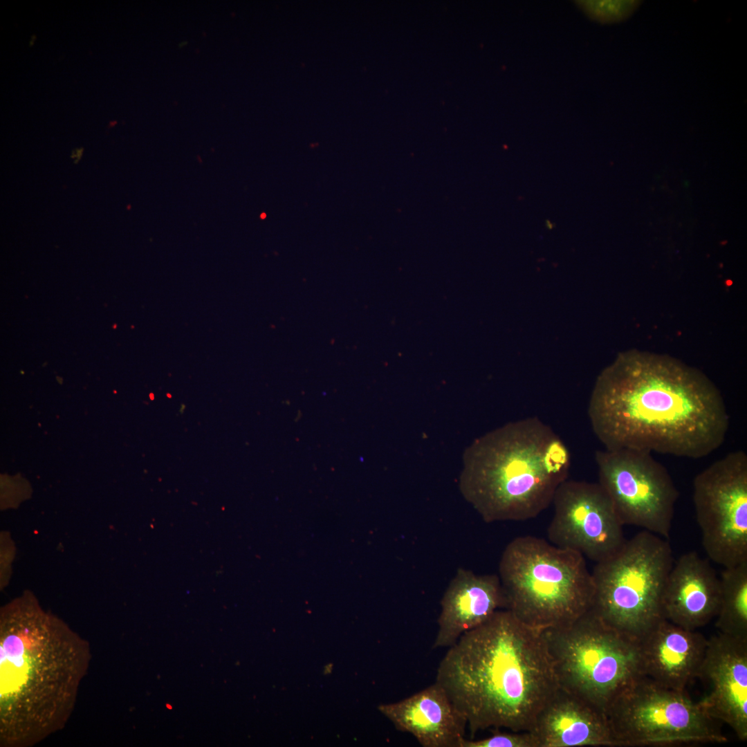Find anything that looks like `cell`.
Listing matches in <instances>:
<instances>
[{"label": "cell", "instance_id": "6da1fadb", "mask_svg": "<svg viewBox=\"0 0 747 747\" xmlns=\"http://www.w3.org/2000/svg\"><path fill=\"white\" fill-rule=\"evenodd\" d=\"M587 412L605 449L691 459L719 448L729 427L721 392L706 374L669 355L637 349L602 371Z\"/></svg>", "mask_w": 747, "mask_h": 747}, {"label": "cell", "instance_id": "7a4b0ae2", "mask_svg": "<svg viewBox=\"0 0 747 747\" xmlns=\"http://www.w3.org/2000/svg\"><path fill=\"white\" fill-rule=\"evenodd\" d=\"M436 683L472 737L490 728L529 731L559 689L542 630L498 610L462 634L441 661Z\"/></svg>", "mask_w": 747, "mask_h": 747}, {"label": "cell", "instance_id": "3957f363", "mask_svg": "<svg viewBox=\"0 0 747 747\" xmlns=\"http://www.w3.org/2000/svg\"><path fill=\"white\" fill-rule=\"evenodd\" d=\"M91 659L88 642L31 595L0 620V744H37L64 728Z\"/></svg>", "mask_w": 747, "mask_h": 747}, {"label": "cell", "instance_id": "277c9868", "mask_svg": "<svg viewBox=\"0 0 747 747\" xmlns=\"http://www.w3.org/2000/svg\"><path fill=\"white\" fill-rule=\"evenodd\" d=\"M571 463L568 447L549 425L536 416L525 418L472 443L459 488L486 522L528 520L552 504Z\"/></svg>", "mask_w": 747, "mask_h": 747}, {"label": "cell", "instance_id": "5b68a950", "mask_svg": "<svg viewBox=\"0 0 747 747\" xmlns=\"http://www.w3.org/2000/svg\"><path fill=\"white\" fill-rule=\"evenodd\" d=\"M504 609L544 629L575 620L592 607L595 587L581 554L531 535L515 537L499 564Z\"/></svg>", "mask_w": 747, "mask_h": 747}, {"label": "cell", "instance_id": "8992f818", "mask_svg": "<svg viewBox=\"0 0 747 747\" xmlns=\"http://www.w3.org/2000/svg\"><path fill=\"white\" fill-rule=\"evenodd\" d=\"M559 688L605 714L629 684L643 676L637 638L591 609L569 624L542 630Z\"/></svg>", "mask_w": 747, "mask_h": 747}, {"label": "cell", "instance_id": "52a82bcc", "mask_svg": "<svg viewBox=\"0 0 747 747\" xmlns=\"http://www.w3.org/2000/svg\"><path fill=\"white\" fill-rule=\"evenodd\" d=\"M666 539L643 530L611 557L596 563L591 609L604 622L638 638L663 619L662 600L673 565Z\"/></svg>", "mask_w": 747, "mask_h": 747}, {"label": "cell", "instance_id": "ba28073f", "mask_svg": "<svg viewBox=\"0 0 747 747\" xmlns=\"http://www.w3.org/2000/svg\"><path fill=\"white\" fill-rule=\"evenodd\" d=\"M615 746H668L723 743L718 721L685 691L641 676L612 701L605 712Z\"/></svg>", "mask_w": 747, "mask_h": 747}, {"label": "cell", "instance_id": "9c48e42d", "mask_svg": "<svg viewBox=\"0 0 747 747\" xmlns=\"http://www.w3.org/2000/svg\"><path fill=\"white\" fill-rule=\"evenodd\" d=\"M693 503L709 559L731 567L747 561V455L730 452L693 481Z\"/></svg>", "mask_w": 747, "mask_h": 747}, {"label": "cell", "instance_id": "30bf717a", "mask_svg": "<svg viewBox=\"0 0 747 747\" xmlns=\"http://www.w3.org/2000/svg\"><path fill=\"white\" fill-rule=\"evenodd\" d=\"M595 460L622 524L668 538L679 492L665 468L651 453L628 449L598 450Z\"/></svg>", "mask_w": 747, "mask_h": 747}, {"label": "cell", "instance_id": "8fae6325", "mask_svg": "<svg viewBox=\"0 0 747 747\" xmlns=\"http://www.w3.org/2000/svg\"><path fill=\"white\" fill-rule=\"evenodd\" d=\"M552 504L547 536L553 545L597 563L625 544L624 525L598 482L566 479L556 490Z\"/></svg>", "mask_w": 747, "mask_h": 747}, {"label": "cell", "instance_id": "7c38bea8", "mask_svg": "<svg viewBox=\"0 0 747 747\" xmlns=\"http://www.w3.org/2000/svg\"><path fill=\"white\" fill-rule=\"evenodd\" d=\"M699 678L709 690L698 702L714 719L747 740V639L719 633L708 639Z\"/></svg>", "mask_w": 747, "mask_h": 747}, {"label": "cell", "instance_id": "4fadbf2b", "mask_svg": "<svg viewBox=\"0 0 747 747\" xmlns=\"http://www.w3.org/2000/svg\"><path fill=\"white\" fill-rule=\"evenodd\" d=\"M643 675L675 690L699 676L708 639L663 618L637 638Z\"/></svg>", "mask_w": 747, "mask_h": 747}, {"label": "cell", "instance_id": "5bb4252c", "mask_svg": "<svg viewBox=\"0 0 747 747\" xmlns=\"http://www.w3.org/2000/svg\"><path fill=\"white\" fill-rule=\"evenodd\" d=\"M720 580L709 561L696 551L673 563L663 594V618L685 629H696L716 617Z\"/></svg>", "mask_w": 747, "mask_h": 747}, {"label": "cell", "instance_id": "9a60e30c", "mask_svg": "<svg viewBox=\"0 0 747 747\" xmlns=\"http://www.w3.org/2000/svg\"><path fill=\"white\" fill-rule=\"evenodd\" d=\"M378 710L423 747H461L467 721L437 683Z\"/></svg>", "mask_w": 747, "mask_h": 747}, {"label": "cell", "instance_id": "2e32d148", "mask_svg": "<svg viewBox=\"0 0 747 747\" xmlns=\"http://www.w3.org/2000/svg\"><path fill=\"white\" fill-rule=\"evenodd\" d=\"M504 607L498 575H478L459 569L441 600L432 648L451 647L462 634L481 625Z\"/></svg>", "mask_w": 747, "mask_h": 747}, {"label": "cell", "instance_id": "e0dca14e", "mask_svg": "<svg viewBox=\"0 0 747 747\" xmlns=\"http://www.w3.org/2000/svg\"><path fill=\"white\" fill-rule=\"evenodd\" d=\"M529 732L537 747L615 746L605 714L560 688Z\"/></svg>", "mask_w": 747, "mask_h": 747}, {"label": "cell", "instance_id": "ac0fdd59", "mask_svg": "<svg viewBox=\"0 0 747 747\" xmlns=\"http://www.w3.org/2000/svg\"><path fill=\"white\" fill-rule=\"evenodd\" d=\"M715 626L719 633L747 639V561L724 568Z\"/></svg>", "mask_w": 747, "mask_h": 747}, {"label": "cell", "instance_id": "d6986e66", "mask_svg": "<svg viewBox=\"0 0 747 747\" xmlns=\"http://www.w3.org/2000/svg\"><path fill=\"white\" fill-rule=\"evenodd\" d=\"M578 6L593 20L616 23L629 17L640 4L639 1H576Z\"/></svg>", "mask_w": 747, "mask_h": 747}, {"label": "cell", "instance_id": "ffe728a7", "mask_svg": "<svg viewBox=\"0 0 747 747\" xmlns=\"http://www.w3.org/2000/svg\"><path fill=\"white\" fill-rule=\"evenodd\" d=\"M461 747H537L529 731L502 732L480 739H463Z\"/></svg>", "mask_w": 747, "mask_h": 747}, {"label": "cell", "instance_id": "44dd1931", "mask_svg": "<svg viewBox=\"0 0 747 747\" xmlns=\"http://www.w3.org/2000/svg\"><path fill=\"white\" fill-rule=\"evenodd\" d=\"M31 38H32V39L30 41V46H32L33 44L34 40L35 39V35H33L31 37Z\"/></svg>", "mask_w": 747, "mask_h": 747}, {"label": "cell", "instance_id": "7402d4cb", "mask_svg": "<svg viewBox=\"0 0 747 747\" xmlns=\"http://www.w3.org/2000/svg\"><path fill=\"white\" fill-rule=\"evenodd\" d=\"M115 123H116V122H115V121H112V122H110V126H113Z\"/></svg>", "mask_w": 747, "mask_h": 747}, {"label": "cell", "instance_id": "603a6c76", "mask_svg": "<svg viewBox=\"0 0 747 747\" xmlns=\"http://www.w3.org/2000/svg\"><path fill=\"white\" fill-rule=\"evenodd\" d=\"M265 216H266V214H263L261 215V218H264V217H265Z\"/></svg>", "mask_w": 747, "mask_h": 747}]
</instances>
